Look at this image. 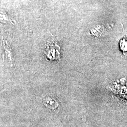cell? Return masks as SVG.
<instances>
[{"instance_id": "6da1fadb", "label": "cell", "mask_w": 127, "mask_h": 127, "mask_svg": "<svg viewBox=\"0 0 127 127\" xmlns=\"http://www.w3.org/2000/svg\"><path fill=\"white\" fill-rule=\"evenodd\" d=\"M60 49L57 45L52 44L46 49V55L50 59H58L59 57Z\"/></svg>"}]
</instances>
